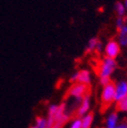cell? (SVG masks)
Here are the masks:
<instances>
[{"label":"cell","instance_id":"d6986e66","mask_svg":"<svg viewBox=\"0 0 127 128\" xmlns=\"http://www.w3.org/2000/svg\"><path fill=\"white\" fill-rule=\"evenodd\" d=\"M124 6H125V8H126V12H127V0H124Z\"/></svg>","mask_w":127,"mask_h":128},{"label":"cell","instance_id":"8992f818","mask_svg":"<svg viewBox=\"0 0 127 128\" xmlns=\"http://www.w3.org/2000/svg\"><path fill=\"white\" fill-rule=\"evenodd\" d=\"M127 97V82L121 80L116 84V90H115V101L119 102Z\"/></svg>","mask_w":127,"mask_h":128},{"label":"cell","instance_id":"52a82bcc","mask_svg":"<svg viewBox=\"0 0 127 128\" xmlns=\"http://www.w3.org/2000/svg\"><path fill=\"white\" fill-rule=\"evenodd\" d=\"M90 97H86L84 99L82 100V102L79 103L78 107H77V110L75 112V115L78 117V118H82L84 116H86L88 113V110H90Z\"/></svg>","mask_w":127,"mask_h":128},{"label":"cell","instance_id":"9a60e30c","mask_svg":"<svg viewBox=\"0 0 127 128\" xmlns=\"http://www.w3.org/2000/svg\"><path fill=\"white\" fill-rule=\"evenodd\" d=\"M124 26H126V18H117L116 20V26L118 30H120L121 28H123Z\"/></svg>","mask_w":127,"mask_h":128},{"label":"cell","instance_id":"6da1fadb","mask_svg":"<svg viewBox=\"0 0 127 128\" xmlns=\"http://www.w3.org/2000/svg\"><path fill=\"white\" fill-rule=\"evenodd\" d=\"M88 94H90V86L82 84H73L67 92L68 98H72L78 101H82L86 97H88Z\"/></svg>","mask_w":127,"mask_h":128},{"label":"cell","instance_id":"7a4b0ae2","mask_svg":"<svg viewBox=\"0 0 127 128\" xmlns=\"http://www.w3.org/2000/svg\"><path fill=\"white\" fill-rule=\"evenodd\" d=\"M115 90H116V84H113L112 82L103 86V90L101 94V102H102V107L104 109L108 108L115 101Z\"/></svg>","mask_w":127,"mask_h":128},{"label":"cell","instance_id":"3957f363","mask_svg":"<svg viewBox=\"0 0 127 128\" xmlns=\"http://www.w3.org/2000/svg\"><path fill=\"white\" fill-rule=\"evenodd\" d=\"M117 63L115 59L111 58H104L99 66V75L100 77H110L115 70Z\"/></svg>","mask_w":127,"mask_h":128},{"label":"cell","instance_id":"5b68a950","mask_svg":"<svg viewBox=\"0 0 127 128\" xmlns=\"http://www.w3.org/2000/svg\"><path fill=\"white\" fill-rule=\"evenodd\" d=\"M120 48L121 46L119 45V43L115 40H111L109 41L104 48V52L107 58H111V59H115L118 57V55L120 54Z\"/></svg>","mask_w":127,"mask_h":128},{"label":"cell","instance_id":"4fadbf2b","mask_svg":"<svg viewBox=\"0 0 127 128\" xmlns=\"http://www.w3.org/2000/svg\"><path fill=\"white\" fill-rule=\"evenodd\" d=\"M116 110L119 112H127V97L124 98L123 100L117 102Z\"/></svg>","mask_w":127,"mask_h":128},{"label":"cell","instance_id":"9c48e42d","mask_svg":"<svg viewBox=\"0 0 127 128\" xmlns=\"http://www.w3.org/2000/svg\"><path fill=\"white\" fill-rule=\"evenodd\" d=\"M118 123V114L116 112H113L108 115L105 121V128H116Z\"/></svg>","mask_w":127,"mask_h":128},{"label":"cell","instance_id":"ba28073f","mask_svg":"<svg viewBox=\"0 0 127 128\" xmlns=\"http://www.w3.org/2000/svg\"><path fill=\"white\" fill-rule=\"evenodd\" d=\"M94 50L101 52L103 50V45H102V42H100L99 39L90 38L88 42V45H86V51L92 52V51H94Z\"/></svg>","mask_w":127,"mask_h":128},{"label":"cell","instance_id":"ac0fdd59","mask_svg":"<svg viewBox=\"0 0 127 128\" xmlns=\"http://www.w3.org/2000/svg\"><path fill=\"white\" fill-rule=\"evenodd\" d=\"M116 128H127V122H122L119 125H117Z\"/></svg>","mask_w":127,"mask_h":128},{"label":"cell","instance_id":"8fae6325","mask_svg":"<svg viewBox=\"0 0 127 128\" xmlns=\"http://www.w3.org/2000/svg\"><path fill=\"white\" fill-rule=\"evenodd\" d=\"M94 121V113H88L82 118V128H90Z\"/></svg>","mask_w":127,"mask_h":128},{"label":"cell","instance_id":"7c38bea8","mask_svg":"<svg viewBox=\"0 0 127 128\" xmlns=\"http://www.w3.org/2000/svg\"><path fill=\"white\" fill-rule=\"evenodd\" d=\"M114 10H115L118 18H123L124 15L127 13L126 12V8L124 6V3L120 2V1H118V2H116L114 4Z\"/></svg>","mask_w":127,"mask_h":128},{"label":"cell","instance_id":"30bf717a","mask_svg":"<svg viewBox=\"0 0 127 128\" xmlns=\"http://www.w3.org/2000/svg\"><path fill=\"white\" fill-rule=\"evenodd\" d=\"M118 39L117 42L122 47H127V24L118 30Z\"/></svg>","mask_w":127,"mask_h":128},{"label":"cell","instance_id":"ffe728a7","mask_svg":"<svg viewBox=\"0 0 127 128\" xmlns=\"http://www.w3.org/2000/svg\"><path fill=\"white\" fill-rule=\"evenodd\" d=\"M28 128H37V126H36V125H33V126H30V127H28Z\"/></svg>","mask_w":127,"mask_h":128},{"label":"cell","instance_id":"e0dca14e","mask_svg":"<svg viewBox=\"0 0 127 128\" xmlns=\"http://www.w3.org/2000/svg\"><path fill=\"white\" fill-rule=\"evenodd\" d=\"M110 82H111L110 77H100V84L103 86H106V84H110Z\"/></svg>","mask_w":127,"mask_h":128},{"label":"cell","instance_id":"2e32d148","mask_svg":"<svg viewBox=\"0 0 127 128\" xmlns=\"http://www.w3.org/2000/svg\"><path fill=\"white\" fill-rule=\"evenodd\" d=\"M69 128H82V118H75Z\"/></svg>","mask_w":127,"mask_h":128},{"label":"cell","instance_id":"277c9868","mask_svg":"<svg viewBox=\"0 0 127 128\" xmlns=\"http://www.w3.org/2000/svg\"><path fill=\"white\" fill-rule=\"evenodd\" d=\"M90 80H92L90 73L86 69L79 70V71L73 73L70 77V82H73V84H82L90 86Z\"/></svg>","mask_w":127,"mask_h":128},{"label":"cell","instance_id":"5bb4252c","mask_svg":"<svg viewBox=\"0 0 127 128\" xmlns=\"http://www.w3.org/2000/svg\"><path fill=\"white\" fill-rule=\"evenodd\" d=\"M37 128H47V119L44 117H37L36 118V124Z\"/></svg>","mask_w":127,"mask_h":128}]
</instances>
